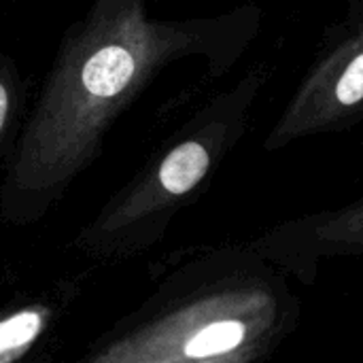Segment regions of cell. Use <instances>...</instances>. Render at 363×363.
I'll use <instances>...</instances> for the list:
<instances>
[{"label":"cell","mask_w":363,"mask_h":363,"mask_svg":"<svg viewBox=\"0 0 363 363\" xmlns=\"http://www.w3.org/2000/svg\"><path fill=\"white\" fill-rule=\"evenodd\" d=\"M211 166V153L200 140L177 145L160 164L157 183L170 196H183L194 189Z\"/></svg>","instance_id":"cell-2"},{"label":"cell","mask_w":363,"mask_h":363,"mask_svg":"<svg viewBox=\"0 0 363 363\" xmlns=\"http://www.w3.org/2000/svg\"><path fill=\"white\" fill-rule=\"evenodd\" d=\"M245 338V328L236 321H219L196 332L183 347V353L191 359L213 357L236 349Z\"/></svg>","instance_id":"cell-4"},{"label":"cell","mask_w":363,"mask_h":363,"mask_svg":"<svg viewBox=\"0 0 363 363\" xmlns=\"http://www.w3.org/2000/svg\"><path fill=\"white\" fill-rule=\"evenodd\" d=\"M9 113H11V89H9L6 81L0 79V136L9 121Z\"/></svg>","instance_id":"cell-5"},{"label":"cell","mask_w":363,"mask_h":363,"mask_svg":"<svg viewBox=\"0 0 363 363\" xmlns=\"http://www.w3.org/2000/svg\"><path fill=\"white\" fill-rule=\"evenodd\" d=\"M166 49L140 0H98L68 40L23 132L11 183L53 189L96 153L100 136L140 77Z\"/></svg>","instance_id":"cell-1"},{"label":"cell","mask_w":363,"mask_h":363,"mask_svg":"<svg viewBox=\"0 0 363 363\" xmlns=\"http://www.w3.org/2000/svg\"><path fill=\"white\" fill-rule=\"evenodd\" d=\"M51 321V308L30 304L0 319V363L19 362L43 336Z\"/></svg>","instance_id":"cell-3"}]
</instances>
